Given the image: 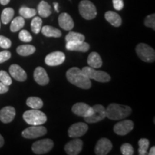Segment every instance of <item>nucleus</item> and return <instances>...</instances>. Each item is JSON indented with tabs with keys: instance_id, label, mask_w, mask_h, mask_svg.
<instances>
[{
	"instance_id": "4c0bfd02",
	"label": "nucleus",
	"mask_w": 155,
	"mask_h": 155,
	"mask_svg": "<svg viewBox=\"0 0 155 155\" xmlns=\"http://www.w3.org/2000/svg\"><path fill=\"white\" fill-rule=\"evenodd\" d=\"M11 58V53L8 50H4L0 52V63H2L4 62L8 61Z\"/></svg>"
},
{
	"instance_id": "1a4fd4ad",
	"label": "nucleus",
	"mask_w": 155,
	"mask_h": 155,
	"mask_svg": "<svg viewBox=\"0 0 155 155\" xmlns=\"http://www.w3.org/2000/svg\"><path fill=\"white\" fill-rule=\"evenodd\" d=\"M46 133L47 129L43 126H31L30 127L27 128L22 131V135L24 138L26 139H36L45 135Z\"/></svg>"
},
{
	"instance_id": "a19ab883",
	"label": "nucleus",
	"mask_w": 155,
	"mask_h": 155,
	"mask_svg": "<svg viewBox=\"0 0 155 155\" xmlns=\"http://www.w3.org/2000/svg\"><path fill=\"white\" fill-rule=\"evenodd\" d=\"M147 154H149V155H154L155 154V147H152V148L150 149V152L147 153Z\"/></svg>"
},
{
	"instance_id": "9d476101",
	"label": "nucleus",
	"mask_w": 155,
	"mask_h": 155,
	"mask_svg": "<svg viewBox=\"0 0 155 155\" xmlns=\"http://www.w3.org/2000/svg\"><path fill=\"white\" fill-rule=\"evenodd\" d=\"M88 127L86 124L83 122H78V123L73 124L68 129V136L71 138H78L82 137L87 132Z\"/></svg>"
},
{
	"instance_id": "dca6fc26",
	"label": "nucleus",
	"mask_w": 155,
	"mask_h": 155,
	"mask_svg": "<svg viewBox=\"0 0 155 155\" xmlns=\"http://www.w3.org/2000/svg\"><path fill=\"white\" fill-rule=\"evenodd\" d=\"M9 71L11 76L17 81L23 82V81L27 80L28 75H27L26 72H25L22 68H21L19 65H17V64L12 65L9 67Z\"/></svg>"
},
{
	"instance_id": "6ab92c4d",
	"label": "nucleus",
	"mask_w": 155,
	"mask_h": 155,
	"mask_svg": "<svg viewBox=\"0 0 155 155\" xmlns=\"http://www.w3.org/2000/svg\"><path fill=\"white\" fill-rule=\"evenodd\" d=\"M58 24L62 29L65 30H71L74 27V22L70 15L68 13H61L58 17Z\"/></svg>"
},
{
	"instance_id": "c756f323",
	"label": "nucleus",
	"mask_w": 155,
	"mask_h": 155,
	"mask_svg": "<svg viewBox=\"0 0 155 155\" xmlns=\"http://www.w3.org/2000/svg\"><path fill=\"white\" fill-rule=\"evenodd\" d=\"M19 15H21V17H22L23 18L29 19L35 16L37 12L35 9L29 8V7H22L19 9Z\"/></svg>"
},
{
	"instance_id": "cd10ccee",
	"label": "nucleus",
	"mask_w": 155,
	"mask_h": 155,
	"mask_svg": "<svg viewBox=\"0 0 155 155\" xmlns=\"http://www.w3.org/2000/svg\"><path fill=\"white\" fill-rule=\"evenodd\" d=\"M15 15V11L12 8L8 7V8H5L2 11L1 15V20L3 24L7 25L10 22L12 19L13 17Z\"/></svg>"
},
{
	"instance_id": "79ce46f5",
	"label": "nucleus",
	"mask_w": 155,
	"mask_h": 155,
	"mask_svg": "<svg viewBox=\"0 0 155 155\" xmlns=\"http://www.w3.org/2000/svg\"><path fill=\"white\" fill-rule=\"evenodd\" d=\"M10 0H0V4L2 5H7V4H9Z\"/></svg>"
},
{
	"instance_id": "20e7f679",
	"label": "nucleus",
	"mask_w": 155,
	"mask_h": 155,
	"mask_svg": "<svg viewBox=\"0 0 155 155\" xmlns=\"http://www.w3.org/2000/svg\"><path fill=\"white\" fill-rule=\"evenodd\" d=\"M137 55L141 61L147 63H153L155 60V52L152 47L145 43H139L136 47Z\"/></svg>"
},
{
	"instance_id": "0eeeda50",
	"label": "nucleus",
	"mask_w": 155,
	"mask_h": 155,
	"mask_svg": "<svg viewBox=\"0 0 155 155\" xmlns=\"http://www.w3.org/2000/svg\"><path fill=\"white\" fill-rule=\"evenodd\" d=\"M54 143L52 139H44L35 141L32 146V150L36 154H45L53 149Z\"/></svg>"
},
{
	"instance_id": "b1692460",
	"label": "nucleus",
	"mask_w": 155,
	"mask_h": 155,
	"mask_svg": "<svg viewBox=\"0 0 155 155\" xmlns=\"http://www.w3.org/2000/svg\"><path fill=\"white\" fill-rule=\"evenodd\" d=\"M38 12L40 17L46 18L51 15V7L45 1H41L38 6Z\"/></svg>"
},
{
	"instance_id": "7ed1b4c3",
	"label": "nucleus",
	"mask_w": 155,
	"mask_h": 155,
	"mask_svg": "<svg viewBox=\"0 0 155 155\" xmlns=\"http://www.w3.org/2000/svg\"><path fill=\"white\" fill-rule=\"evenodd\" d=\"M23 119L27 124L31 126L42 125L47 121L45 114L39 109H31L23 114Z\"/></svg>"
},
{
	"instance_id": "423d86ee",
	"label": "nucleus",
	"mask_w": 155,
	"mask_h": 155,
	"mask_svg": "<svg viewBox=\"0 0 155 155\" xmlns=\"http://www.w3.org/2000/svg\"><path fill=\"white\" fill-rule=\"evenodd\" d=\"M79 12L82 17L87 20L94 19L97 15V10L95 5L88 0H83L79 4Z\"/></svg>"
},
{
	"instance_id": "5701e85b",
	"label": "nucleus",
	"mask_w": 155,
	"mask_h": 155,
	"mask_svg": "<svg viewBox=\"0 0 155 155\" xmlns=\"http://www.w3.org/2000/svg\"><path fill=\"white\" fill-rule=\"evenodd\" d=\"M41 32L43 35L48 38H60L62 35L61 30L58 29L53 28L49 25H45L41 29Z\"/></svg>"
},
{
	"instance_id": "c85d7f7f",
	"label": "nucleus",
	"mask_w": 155,
	"mask_h": 155,
	"mask_svg": "<svg viewBox=\"0 0 155 155\" xmlns=\"http://www.w3.org/2000/svg\"><path fill=\"white\" fill-rule=\"evenodd\" d=\"M66 42H83L85 40V36L83 34L75 32H70L65 36Z\"/></svg>"
},
{
	"instance_id": "f257e3e1",
	"label": "nucleus",
	"mask_w": 155,
	"mask_h": 155,
	"mask_svg": "<svg viewBox=\"0 0 155 155\" xmlns=\"http://www.w3.org/2000/svg\"><path fill=\"white\" fill-rule=\"evenodd\" d=\"M66 78L70 83L82 89H89L91 87V81L82 70L76 67L70 68L66 72Z\"/></svg>"
},
{
	"instance_id": "39448f33",
	"label": "nucleus",
	"mask_w": 155,
	"mask_h": 155,
	"mask_svg": "<svg viewBox=\"0 0 155 155\" xmlns=\"http://www.w3.org/2000/svg\"><path fill=\"white\" fill-rule=\"evenodd\" d=\"M82 71L89 79H93L98 82L106 83L111 80V76L106 72L102 71H96L91 67H84Z\"/></svg>"
},
{
	"instance_id": "c03bdc74",
	"label": "nucleus",
	"mask_w": 155,
	"mask_h": 155,
	"mask_svg": "<svg viewBox=\"0 0 155 155\" xmlns=\"http://www.w3.org/2000/svg\"><path fill=\"white\" fill-rule=\"evenodd\" d=\"M53 5H54V8H55V10L57 12H59V9H58V3L54 2Z\"/></svg>"
},
{
	"instance_id": "58836bf2",
	"label": "nucleus",
	"mask_w": 155,
	"mask_h": 155,
	"mask_svg": "<svg viewBox=\"0 0 155 155\" xmlns=\"http://www.w3.org/2000/svg\"><path fill=\"white\" fill-rule=\"evenodd\" d=\"M113 5L116 10L119 11L124 8V4L123 0H113Z\"/></svg>"
},
{
	"instance_id": "2eb2a0df",
	"label": "nucleus",
	"mask_w": 155,
	"mask_h": 155,
	"mask_svg": "<svg viewBox=\"0 0 155 155\" xmlns=\"http://www.w3.org/2000/svg\"><path fill=\"white\" fill-rule=\"evenodd\" d=\"M112 143L108 139L101 138L97 142L95 147V154L97 155H106L112 150Z\"/></svg>"
},
{
	"instance_id": "ea45409f",
	"label": "nucleus",
	"mask_w": 155,
	"mask_h": 155,
	"mask_svg": "<svg viewBox=\"0 0 155 155\" xmlns=\"http://www.w3.org/2000/svg\"><path fill=\"white\" fill-rule=\"evenodd\" d=\"M9 91V86H6L2 82H0V94H3Z\"/></svg>"
},
{
	"instance_id": "2f4dec72",
	"label": "nucleus",
	"mask_w": 155,
	"mask_h": 155,
	"mask_svg": "<svg viewBox=\"0 0 155 155\" xmlns=\"http://www.w3.org/2000/svg\"><path fill=\"white\" fill-rule=\"evenodd\" d=\"M42 20L40 17H35L32 19L31 22V30L35 34H38L41 31Z\"/></svg>"
},
{
	"instance_id": "6e6552de",
	"label": "nucleus",
	"mask_w": 155,
	"mask_h": 155,
	"mask_svg": "<svg viewBox=\"0 0 155 155\" xmlns=\"http://www.w3.org/2000/svg\"><path fill=\"white\" fill-rule=\"evenodd\" d=\"M94 108V112L91 116L85 117L84 119L87 123L94 124L97 122L102 121L106 117V108L104 106L101 104H96L92 106Z\"/></svg>"
},
{
	"instance_id": "412c9836",
	"label": "nucleus",
	"mask_w": 155,
	"mask_h": 155,
	"mask_svg": "<svg viewBox=\"0 0 155 155\" xmlns=\"http://www.w3.org/2000/svg\"><path fill=\"white\" fill-rule=\"evenodd\" d=\"M87 63L89 67H91L93 68H99L102 66V59L98 53L92 52L88 55Z\"/></svg>"
},
{
	"instance_id": "4468645a",
	"label": "nucleus",
	"mask_w": 155,
	"mask_h": 155,
	"mask_svg": "<svg viewBox=\"0 0 155 155\" xmlns=\"http://www.w3.org/2000/svg\"><path fill=\"white\" fill-rule=\"evenodd\" d=\"M83 146V141L78 138H75L66 144L65 146V151L68 155H77L82 151Z\"/></svg>"
},
{
	"instance_id": "bb28decb",
	"label": "nucleus",
	"mask_w": 155,
	"mask_h": 155,
	"mask_svg": "<svg viewBox=\"0 0 155 155\" xmlns=\"http://www.w3.org/2000/svg\"><path fill=\"white\" fill-rule=\"evenodd\" d=\"M25 18L22 17H17L12 21L10 25V30L13 32H16L20 30L25 26Z\"/></svg>"
},
{
	"instance_id": "a878e982",
	"label": "nucleus",
	"mask_w": 155,
	"mask_h": 155,
	"mask_svg": "<svg viewBox=\"0 0 155 155\" xmlns=\"http://www.w3.org/2000/svg\"><path fill=\"white\" fill-rule=\"evenodd\" d=\"M27 105L32 109H40L43 106V101L38 97L32 96L28 98L26 101Z\"/></svg>"
},
{
	"instance_id": "393cba45",
	"label": "nucleus",
	"mask_w": 155,
	"mask_h": 155,
	"mask_svg": "<svg viewBox=\"0 0 155 155\" xmlns=\"http://www.w3.org/2000/svg\"><path fill=\"white\" fill-rule=\"evenodd\" d=\"M36 48L32 45H22L17 48V53L19 55L28 56L32 55L35 52Z\"/></svg>"
},
{
	"instance_id": "9b49d317",
	"label": "nucleus",
	"mask_w": 155,
	"mask_h": 155,
	"mask_svg": "<svg viewBox=\"0 0 155 155\" xmlns=\"http://www.w3.org/2000/svg\"><path fill=\"white\" fill-rule=\"evenodd\" d=\"M65 55L61 51H55L48 54L45 58V62L49 66H58L65 61Z\"/></svg>"
},
{
	"instance_id": "7c9ffc66",
	"label": "nucleus",
	"mask_w": 155,
	"mask_h": 155,
	"mask_svg": "<svg viewBox=\"0 0 155 155\" xmlns=\"http://www.w3.org/2000/svg\"><path fill=\"white\" fill-rule=\"evenodd\" d=\"M139 150L138 152L139 155H146L147 154L149 146H150V141L147 139H140L138 142Z\"/></svg>"
},
{
	"instance_id": "a18cd8bd",
	"label": "nucleus",
	"mask_w": 155,
	"mask_h": 155,
	"mask_svg": "<svg viewBox=\"0 0 155 155\" xmlns=\"http://www.w3.org/2000/svg\"><path fill=\"white\" fill-rule=\"evenodd\" d=\"M0 27H1V23H0Z\"/></svg>"
},
{
	"instance_id": "f704fd0d",
	"label": "nucleus",
	"mask_w": 155,
	"mask_h": 155,
	"mask_svg": "<svg viewBox=\"0 0 155 155\" xmlns=\"http://www.w3.org/2000/svg\"><path fill=\"white\" fill-rule=\"evenodd\" d=\"M121 152L123 155H132L134 154V148L132 145L129 143H125L121 147Z\"/></svg>"
},
{
	"instance_id": "c9c22d12",
	"label": "nucleus",
	"mask_w": 155,
	"mask_h": 155,
	"mask_svg": "<svg viewBox=\"0 0 155 155\" xmlns=\"http://www.w3.org/2000/svg\"><path fill=\"white\" fill-rule=\"evenodd\" d=\"M144 25L148 28H150L155 30V15H148L144 19Z\"/></svg>"
},
{
	"instance_id": "a211bd4d",
	"label": "nucleus",
	"mask_w": 155,
	"mask_h": 155,
	"mask_svg": "<svg viewBox=\"0 0 155 155\" xmlns=\"http://www.w3.org/2000/svg\"><path fill=\"white\" fill-rule=\"evenodd\" d=\"M34 79L35 82L40 86H46L50 81L47 72L42 67H38L35 70Z\"/></svg>"
},
{
	"instance_id": "ddd939ff",
	"label": "nucleus",
	"mask_w": 155,
	"mask_h": 155,
	"mask_svg": "<svg viewBox=\"0 0 155 155\" xmlns=\"http://www.w3.org/2000/svg\"><path fill=\"white\" fill-rule=\"evenodd\" d=\"M72 111L75 115L85 118L91 115L94 108L85 103H77L72 106Z\"/></svg>"
},
{
	"instance_id": "72a5a7b5",
	"label": "nucleus",
	"mask_w": 155,
	"mask_h": 155,
	"mask_svg": "<svg viewBox=\"0 0 155 155\" xmlns=\"http://www.w3.org/2000/svg\"><path fill=\"white\" fill-rule=\"evenodd\" d=\"M19 38L21 41L24 42H30L32 41V37L28 30H22L19 32Z\"/></svg>"
},
{
	"instance_id": "f03ea898",
	"label": "nucleus",
	"mask_w": 155,
	"mask_h": 155,
	"mask_svg": "<svg viewBox=\"0 0 155 155\" xmlns=\"http://www.w3.org/2000/svg\"><path fill=\"white\" fill-rule=\"evenodd\" d=\"M106 117L111 120H121L131 114V108L128 106L118 104H111L106 109Z\"/></svg>"
},
{
	"instance_id": "e433bc0d",
	"label": "nucleus",
	"mask_w": 155,
	"mask_h": 155,
	"mask_svg": "<svg viewBox=\"0 0 155 155\" xmlns=\"http://www.w3.org/2000/svg\"><path fill=\"white\" fill-rule=\"evenodd\" d=\"M12 42L9 38L5 36L0 35V47L4 49H8L11 47Z\"/></svg>"
},
{
	"instance_id": "473e14b6",
	"label": "nucleus",
	"mask_w": 155,
	"mask_h": 155,
	"mask_svg": "<svg viewBox=\"0 0 155 155\" xmlns=\"http://www.w3.org/2000/svg\"><path fill=\"white\" fill-rule=\"evenodd\" d=\"M0 82L9 86L12 83V81L7 72L5 71H0Z\"/></svg>"
},
{
	"instance_id": "aec40b11",
	"label": "nucleus",
	"mask_w": 155,
	"mask_h": 155,
	"mask_svg": "<svg viewBox=\"0 0 155 155\" xmlns=\"http://www.w3.org/2000/svg\"><path fill=\"white\" fill-rule=\"evenodd\" d=\"M66 49L71 51H78L86 53L89 50L90 45L87 42H67Z\"/></svg>"
},
{
	"instance_id": "f8f14e48",
	"label": "nucleus",
	"mask_w": 155,
	"mask_h": 155,
	"mask_svg": "<svg viewBox=\"0 0 155 155\" xmlns=\"http://www.w3.org/2000/svg\"><path fill=\"white\" fill-rule=\"evenodd\" d=\"M134 129V122L131 120H123L118 122L114 127V131L116 134L124 136L132 131Z\"/></svg>"
},
{
	"instance_id": "37998d69",
	"label": "nucleus",
	"mask_w": 155,
	"mask_h": 155,
	"mask_svg": "<svg viewBox=\"0 0 155 155\" xmlns=\"http://www.w3.org/2000/svg\"><path fill=\"white\" fill-rule=\"evenodd\" d=\"M4 143H5V140H4L3 137L0 134V148L4 145Z\"/></svg>"
},
{
	"instance_id": "f3484780",
	"label": "nucleus",
	"mask_w": 155,
	"mask_h": 155,
	"mask_svg": "<svg viewBox=\"0 0 155 155\" xmlns=\"http://www.w3.org/2000/svg\"><path fill=\"white\" fill-rule=\"evenodd\" d=\"M16 115L15 108L12 106H5L0 110V121L2 123L8 124L13 121Z\"/></svg>"
},
{
	"instance_id": "4be33fe9",
	"label": "nucleus",
	"mask_w": 155,
	"mask_h": 155,
	"mask_svg": "<svg viewBox=\"0 0 155 155\" xmlns=\"http://www.w3.org/2000/svg\"><path fill=\"white\" fill-rule=\"evenodd\" d=\"M105 19L106 21H108L111 25H113L114 27H118L121 26L122 20L121 17L119 15H118L117 13L113 11H108L105 13Z\"/></svg>"
}]
</instances>
